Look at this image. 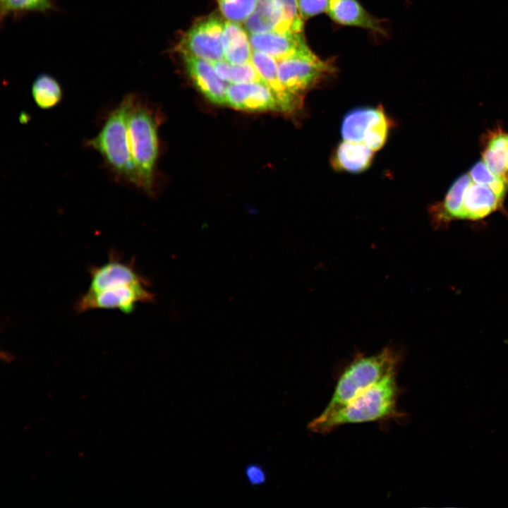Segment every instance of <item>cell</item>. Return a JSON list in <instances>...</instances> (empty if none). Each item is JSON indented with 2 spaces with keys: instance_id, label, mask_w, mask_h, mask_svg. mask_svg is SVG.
<instances>
[{
  "instance_id": "cell-1",
  "label": "cell",
  "mask_w": 508,
  "mask_h": 508,
  "mask_svg": "<svg viewBox=\"0 0 508 508\" xmlns=\"http://www.w3.org/2000/svg\"><path fill=\"white\" fill-rule=\"evenodd\" d=\"M399 392L397 372L392 373L340 409L319 415L308 423V428L311 432L326 434L346 424L399 418L401 414L397 407Z\"/></svg>"
},
{
  "instance_id": "cell-2",
  "label": "cell",
  "mask_w": 508,
  "mask_h": 508,
  "mask_svg": "<svg viewBox=\"0 0 508 508\" xmlns=\"http://www.w3.org/2000/svg\"><path fill=\"white\" fill-rule=\"evenodd\" d=\"M134 93H128L108 114L98 133L85 145L97 151L119 181L140 188L128 136V117Z\"/></svg>"
},
{
  "instance_id": "cell-3",
  "label": "cell",
  "mask_w": 508,
  "mask_h": 508,
  "mask_svg": "<svg viewBox=\"0 0 508 508\" xmlns=\"http://www.w3.org/2000/svg\"><path fill=\"white\" fill-rule=\"evenodd\" d=\"M401 358L400 351L392 346L385 347L373 355L356 356L339 377L332 398L321 414L334 412L385 377L397 372Z\"/></svg>"
},
{
  "instance_id": "cell-4",
  "label": "cell",
  "mask_w": 508,
  "mask_h": 508,
  "mask_svg": "<svg viewBox=\"0 0 508 508\" xmlns=\"http://www.w3.org/2000/svg\"><path fill=\"white\" fill-rule=\"evenodd\" d=\"M128 126L130 147L140 188L150 193L159 152L157 125L151 111L135 93Z\"/></svg>"
},
{
  "instance_id": "cell-5",
  "label": "cell",
  "mask_w": 508,
  "mask_h": 508,
  "mask_svg": "<svg viewBox=\"0 0 508 508\" xmlns=\"http://www.w3.org/2000/svg\"><path fill=\"white\" fill-rule=\"evenodd\" d=\"M277 62L280 80L301 98L334 71L332 62L321 59L308 47Z\"/></svg>"
},
{
  "instance_id": "cell-6",
  "label": "cell",
  "mask_w": 508,
  "mask_h": 508,
  "mask_svg": "<svg viewBox=\"0 0 508 508\" xmlns=\"http://www.w3.org/2000/svg\"><path fill=\"white\" fill-rule=\"evenodd\" d=\"M303 22L296 0H258L255 10L244 24L249 34L271 31L303 32Z\"/></svg>"
},
{
  "instance_id": "cell-7",
  "label": "cell",
  "mask_w": 508,
  "mask_h": 508,
  "mask_svg": "<svg viewBox=\"0 0 508 508\" xmlns=\"http://www.w3.org/2000/svg\"><path fill=\"white\" fill-rule=\"evenodd\" d=\"M148 284L137 283L107 288L98 291H87L77 300L74 309L83 313L95 309H118L126 314L131 313L139 302H152L155 295Z\"/></svg>"
},
{
  "instance_id": "cell-8",
  "label": "cell",
  "mask_w": 508,
  "mask_h": 508,
  "mask_svg": "<svg viewBox=\"0 0 508 508\" xmlns=\"http://www.w3.org/2000/svg\"><path fill=\"white\" fill-rule=\"evenodd\" d=\"M224 22L210 16L195 23L183 35L176 50L181 55L199 58L210 63L224 60L222 37Z\"/></svg>"
},
{
  "instance_id": "cell-9",
  "label": "cell",
  "mask_w": 508,
  "mask_h": 508,
  "mask_svg": "<svg viewBox=\"0 0 508 508\" xmlns=\"http://www.w3.org/2000/svg\"><path fill=\"white\" fill-rule=\"evenodd\" d=\"M90 283L87 291H98L107 288L150 282L136 269L135 260H124L114 250L109 253L108 261L89 269Z\"/></svg>"
},
{
  "instance_id": "cell-10",
  "label": "cell",
  "mask_w": 508,
  "mask_h": 508,
  "mask_svg": "<svg viewBox=\"0 0 508 508\" xmlns=\"http://www.w3.org/2000/svg\"><path fill=\"white\" fill-rule=\"evenodd\" d=\"M225 104L248 111H278L274 95L263 81L229 84Z\"/></svg>"
},
{
  "instance_id": "cell-11",
  "label": "cell",
  "mask_w": 508,
  "mask_h": 508,
  "mask_svg": "<svg viewBox=\"0 0 508 508\" xmlns=\"http://www.w3.org/2000/svg\"><path fill=\"white\" fill-rule=\"evenodd\" d=\"M188 75L197 89L210 102L226 104V90L229 83L222 79L213 65L205 60L181 55Z\"/></svg>"
},
{
  "instance_id": "cell-12",
  "label": "cell",
  "mask_w": 508,
  "mask_h": 508,
  "mask_svg": "<svg viewBox=\"0 0 508 508\" xmlns=\"http://www.w3.org/2000/svg\"><path fill=\"white\" fill-rule=\"evenodd\" d=\"M471 182L468 173L461 175L452 184L444 199L430 206V218L435 229L444 230L451 222L463 220L464 195Z\"/></svg>"
},
{
  "instance_id": "cell-13",
  "label": "cell",
  "mask_w": 508,
  "mask_h": 508,
  "mask_svg": "<svg viewBox=\"0 0 508 508\" xmlns=\"http://www.w3.org/2000/svg\"><path fill=\"white\" fill-rule=\"evenodd\" d=\"M251 62L274 94L278 111L291 112L299 107L301 98L292 94L283 85L278 75L277 62L273 57L262 52L253 50Z\"/></svg>"
},
{
  "instance_id": "cell-14",
  "label": "cell",
  "mask_w": 508,
  "mask_h": 508,
  "mask_svg": "<svg viewBox=\"0 0 508 508\" xmlns=\"http://www.w3.org/2000/svg\"><path fill=\"white\" fill-rule=\"evenodd\" d=\"M253 50L266 53L277 61L308 47L303 32L271 31L249 34Z\"/></svg>"
},
{
  "instance_id": "cell-15",
  "label": "cell",
  "mask_w": 508,
  "mask_h": 508,
  "mask_svg": "<svg viewBox=\"0 0 508 508\" xmlns=\"http://www.w3.org/2000/svg\"><path fill=\"white\" fill-rule=\"evenodd\" d=\"M327 13L339 24L368 29L382 35H387L382 21L368 13L357 0H330Z\"/></svg>"
},
{
  "instance_id": "cell-16",
  "label": "cell",
  "mask_w": 508,
  "mask_h": 508,
  "mask_svg": "<svg viewBox=\"0 0 508 508\" xmlns=\"http://www.w3.org/2000/svg\"><path fill=\"white\" fill-rule=\"evenodd\" d=\"M503 211V200L488 186L472 181L463 206V220L480 221L496 211Z\"/></svg>"
},
{
  "instance_id": "cell-17",
  "label": "cell",
  "mask_w": 508,
  "mask_h": 508,
  "mask_svg": "<svg viewBox=\"0 0 508 508\" xmlns=\"http://www.w3.org/2000/svg\"><path fill=\"white\" fill-rule=\"evenodd\" d=\"M482 160L504 181L508 168V132L500 126L488 130L481 138Z\"/></svg>"
},
{
  "instance_id": "cell-18",
  "label": "cell",
  "mask_w": 508,
  "mask_h": 508,
  "mask_svg": "<svg viewBox=\"0 0 508 508\" xmlns=\"http://www.w3.org/2000/svg\"><path fill=\"white\" fill-rule=\"evenodd\" d=\"M374 151L361 142L344 140L335 149L332 165L334 169L361 173L371 164Z\"/></svg>"
},
{
  "instance_id": "cell-19",
  "label": "cell",
  "mask_w": 508,
  "mask_h": 508,
  "mask_svg": "<svg viewBox=\"0 0 508 508\" xmlns=\"http://www.w3.org/2000/svg\"><path fill=\"white\" fill-rule=\"evenodd\" d=\"M247 30L238 23L225 21L222 37L224 60L231 64L251 61L253 49Z\"/></svg>"
},
{
  "instance_id": "cell-20",
  "label": "cell",
  "mask_w": 508,
  "mask_h": 508,
  "mask_svg": "<svg viewBox=\"0 0 508 508\" xmlns=\"http://www.w3.org/2000/svg\"><path fill=\"white\" fill-rule=\"evenodd\" d=\"M385 116L382 107H361L351 111L341 123L344 140L362 143L366 133Z\"/></svg>"
},
{
  "instance_id": "cell-21",
  "label": "cell",
  "mask_w": 508,
  "mask_h": 508,
  "mask_svg": "<svg viewBox=\"0 0 508 508\" xmlns=\"http://www.w3.org/2000/svg\"><path fill=\"white\" fill-rule=\"evenodd\" d=\"M31 94L35 104L41 109H51L63 98V89L59 82L48 73L39 74L33 80Z\"/></svg>"
},
{
  "instance_id": "cell-22",
  "label": "cell",
  "mask_w": 508,
  "mask_h": 508,
  "mask_svg": "<svg viewBox=\"0 0 508 508\" xmlns=\"http://www.w3.org/2000/svg\"><path fill=\"white\" fill-rule=\"evenodd\" d=\"M0 6L1 23L10 16L16 20L30 13L46 14L57 9L56 0H1Z\"/></svg>"
},
{
  "instance_id": "cell-23",
  "label": "cell",
  "mask_w": 508,
  "mask_h": 508,
  "mask_svg": "<svg viewBox=\"0 0 508 508\" xmlns=\"http://www.w3.org/2000/svg\"><path fill=\"white\" fill-rule=\"evenodd\" d=\"M211 64L219 76L229 84L263 81L251 61L231 64L222 60Z\"/></svg>"
},
{
  "instance_id": "cell-24",
  "label": "cell",
  "mask_w": 508,
  "mask_h": 508,
  "mask_svg": "<svg viewBox=\"0 0 508 508\" xmlns=\"http://www.w3.org/2000/svg\"><path fill=\"white\" fill-rule=\"evenodd\" d=\"M472 181L488 186L502 200L508 188V183L495 175L483 160L477 162L468 171Z\"/></svg>"
},
{
  "instance_id": "cell-25",
  "label": "cell",
  "mask_w": 508,
  "mask_h": 508,
  "mask_svg": "<svg viewBox=\"0 0 508 508\" xmlns=\"http://www.w3.org/2000/svg\"><path fill=\"white\" fill-rule=\"evenodd\" d=\"M222 15L229 21L244 23L255 10L258 0H217Z\"/></svg>"
},
{
  "instance_id": "cell-26",
  "label": "cell",
  "mask_w": 508,
  "mask_h": 508,
  "mask_svg": "<svg viewBox=\"0 0 508 508\" xmlns=\"http://www.w3.org/2000/svg\"><path fill=\"white\" fill-rule=\"evenodd\" d=\"M298 12L304 20L327 11L330 0H296Z\"/></svg>"
},
{
  "instance_id": "cell-27",
  "label": "cell",
  "mask_w": 508,
  "mask_h": 508,
  "mask_svg": "<svg viewBox=\"0 0 508 508\" xmlns=\"http://www.w3.org/2000/svg\"><path fill=\"white\" fill-rule=\"evenodd\" d=\"M248 476L254 483H260L263 478L262 473L258 468H250L248 471Z\"/></svg>"
},
{
  "instance_id": "cell-28",
  "label": "cell",
  "mask_w": 508,
  "mask_h": 508,
  "mask_svg": "<svg viewBox=\"0 0 508 508\" xmlns=\"http://www.w3.org/2000/svg\"><path fill=\"white\" fill-rule=\"evenodd\" d=\"M504 181L508 183V168H507V171L506 173V176L504 177Z\"/></svg>"
}]
</instances>
